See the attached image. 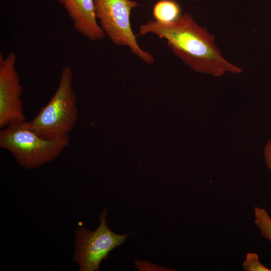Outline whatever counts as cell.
<instances>
[{
  "label": "cell",
  "mask_w": 271,
  "mask_h": 271,
  "mask_svg": "<svg viewBox=\"0 0 271 271\" xmlns=\"http://www.w3.org/2000/svg\"><path fill=\"white\" fill-rule=\"evenodd\" d=\"M148 34L166 40L174 54L196 72L216 77L242 72L222 56L214 35L199 25L190 14L169 22L150 20L140 27V35Z\"/></svg>",
  "instance_id": "cell-1"
},
{
  "label": "cell",
  "mask_w": 271,
  "mask_h": 271,
  "mask_svg": "<svg viewBox=\"0 0 271 271\" xmlns=\"http://www.w3.org/2000/svg\"><path fill=\"white\" fill-rule=\"evenodd\" d=\"M69 137H42L32 130L27 121L9 124L0 131V147L9 151L26 169L37 168L58 157L69 144Z\"/></svg>",
  "instance_id": "cell-2"
},
{
  "label": "cell",
  "mask_w": 271,
  "mask_h": 271,
  "mask_svg": "<svg viewBox=\"0 0 271 271\" xmlns=\"http://www.w3.org/2000/svg\"><path fill=\"white\" fill-rule=\"evenodd\" d=\"M73 77L72 68L65 66L55 93L35 117L27 121L30 128L38 135L48 139L68 136L75 127L78 108Z\"/></svg>",
  "instance_id": "cell-3"
},
{
  "label": "cell",
  "mask_w": 271,
  "mask_h": 271,
  "mask_svg": "<svg viewBox=\"0 0 271 271\" xmlns=\"http://www.w3.org/2000/svg\"><path fill=\"white\" fill-rule=\"evenodd\" d=\"M93 2L98 24L111 41L116 45L128 47L145 63H153L154 57L141 48L131 27L130 16L137 3L133 0H93Z\"/></svg>",
  "instance_id": "cell-4"
},
{
  "label": "cell",
  "mask_w": 271,
  "mask_h": 271,
  "mask_svg": "<svg viewBox=\"0 0 271 271\" xmlns=\"http://www.w3.org/2000/svg\"><path fill=\"white\" fill-rule=\"evenodd\" d=\"M107 214L106 209L101 212L100 224L94 231L83 225L76 229L73 260L80 271L99 270L101 261L107 259L109 253L123 244L131 233L120 235L112 231L106 223Z\"/></svg>",
  "instance_id": "cell-5"
},
{
  "label": "cell",
  "mask_w": 271,
  "mask_h": 271,
  "mask_svg": "<svg viewBox=\"0 0 271 271\" xmlns=\"http://www.w3.org/2000/svg\"><path fill=\"white\" fill-rule=\"evenodd\" d=\"M13 51L5 57L0 54V127L26 121L21 95L23 87L16 68Z\"/></svg>",
  "instance_id": "cell-6"
},
{
  "label": "cell",
  "mask_w": 271,
  "mask_h": 271,
  "mask_svg": "<svg viewBox=\"0 0 271 271\" xmlns=\"http://www.w3.org/2000/svg\"><path fill=\"white\" fill-rule=\"evenodd\" d=\"M59 2L77 32L93 41L105 37V34L96 18L93 0H59Z\"/></svg>",
  "instance_id": "cell-7"
},
{
  "label": "cell",
  "mask_w": 271,
  "mask_h": 271,
  "mask_svg": "<svg viewBox=\"0 0 271 271\" xmlns=\"http://www.w3.org/2000/svg\"><path fill=\"white\" fill-rule=\"evenodd\" d=\"M179 4L173 0H161L153 9V16L158 21L169 22L177 19L181 15Z\"/></svg>",
  "instance_id": "cell-8"
},
{
  "label": "cell",
  "mask_w": 271,
  "mask_h": 271,
  "mask_svg": "<svg viewBox=\"0 0 271 271\" xmlns=\"http://www.w3.org/2000/svg\"><path fill=\"white\" fill-rule=\"evenodd\" d=\"M254 223L263 237L271 242V217L264 209L257 206L254 208Z\"/></svg>",
  "instance_id": "cell-9"
},
{
  "label": "cell",
  "mask_w": 271,
  "mask_h": 271,
  "mask_svg": "<svg viewBox=\"0 0 271 271\" xmlns=\"http://www.w3.org/2000/svg\"><path fill=\"white\" fill-rule=\"evenodd\" d=\"M244 271H270L271 269L263 265L259 261L258 254L255 252H248L242 263Z\"/></svg>",
  "instance_id": "cell-10"
},
{
  "label": "cell",
  "mask_w": 271,
  "mask_h": 271,
  "mask_svg": "<svg viewBox=\"0 0 271 271\" xmlns=\"http://www.w3.org/2000/svg\"><path fill=\"white\" fill-rule=\"evenodd\" d=\"M263 154L266 165L271 171V140H269L265 145Z\"/></svg>",
  "instance_id": "cell-11"
},
{
  "label": "cell",
  "mask_w": 271,
  "mask_h": 271,
  "mask_svg": "<svg viewBox=\"0 0 271 271\" xmlns=\"http://www.w3.org/2000/svg\"><path fill=\"white\" fill-rule=\"evenodd\" d=\"M196 1H200V0H196Z\"/></svg>",
  "instance_id": "cell-12"
}]
</instances>
